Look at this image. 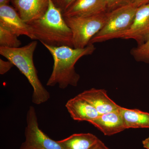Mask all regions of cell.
<instances>
[{
	"label": "cell",
	"instance_id": "cell-22",
	"mask_svg": "<svg viewBox=\"0 0 149 149\" xmlns=\"http://www.w3.org/2000/svg\"><path fill=\"white\" fill-rule=\"evenodd\" d=\"M91 149H109L99 139L97 143Z\"/></svg>",
	"mask_w": 149,
	"mask_h": 149
},
{
	"label": "cell",
	"instance_id": "cell-14",
	"mask_svg": "<svg viewBox=\"0 0 149 149\" xmlns=\"http://www.w3.org/2000/svg\"><path fill=\"white\" fill-rule=\"evenodd\" d=\"M99 139L92 133H75L57 141L63 149H91Z\"/></svg>",
	"mask_w": 149,
	"mask_h": 149
},
{
	"label": "cell",
	"instance_id": "cell-9",
	"mask_svg": "<svg viewBox=\"0 0 149 149\" xmlns=\"http://www.w3.org/2000/svg\"><path fill=\"white\" fill-rule=\"evenodd\" d=\"M49 0H12L15 8L26 23L41 18L45 13Z\"/></svg>",
	"mask_w": 149,
	"mask_h": 149
},
{
	"label": "cell",
	"instance_id": "cell-19",
	"mask_svg": "<svg viewBox=\"0 0 149 149\" xmlns=\"http://www.w3.org/2000/svg\"><path fill=\"white\" fill-rule=\"evenodd\" d=\"M76 0H57L54 3L62 12L66 10Z\"/></svg>",
	"mask_w": 149,
	"mask_h": 149
},
{
	"label": "cell",
	"instance_id": "cell-23",
	"mask_svg": "<svg viewBox=\"0 0 149 149\" xmlns=\"http://www.w3.org/2000/svg\"><path fill=\"white\" fill-rule=\"evenodd\" d=\"M142 143L144 148L149 149V137L143 140L142 142Z\"/></svg>",
	"mask_w": 149,
	"mask_h": 149
},
{
	"label": "cell",
	"instance_id": "cell-3",
	"mask_svg": "<svg viewBox=\"0 0 149 149\" xmlns=\"http://www.w3.org/2000/svg\"><path fill=\"white\" fill-rule=\"evenodd\" d=\"M37 45V41H34L21 47H0V54L11 62L26 77L33 89L32 102L39 105L49 100L50 95L40 81L33 61Z\"/></svg>",
	"mask_w": 149,
	"mask_h": 149
},
{
	"label": "cell",
	"instance_id": "cell-16",
	"mask_svg": "<svg viewBox=\"0 0 149 149\" xmlns=\"http://www.w3.org/2000/svg\"><path fill=\"white\" fill-rule=\"evenodd\" d=\"M18 36L9 29L0 25V47L9 48L19 47L22 43Z\"/></svg>",
	"mask_w": 149,
	"mask_h": 149
},
{
	"label": "cell",
	"instance_id": "cell-11",
	"mask_svg": "<svg viewBox=\"0 0 149 149\" xmlns=\"http://www.w3.org/2000/svg\"><path fill=\"white\" fill-rule=\"evenodd\" d=\"M120 108L117 110L100 115L96 119L90 123L100 130L105 136H111L122 132L126 129Z\"/></svg>",
	"mask_w": 149,
	"mask_h": 149
},
{
	"label": "cell",
	"instance_id": "cell-1",
	"mask_svg": "<svg viewBox=\"0 0 149 149\" xmlns=\"http://www.w3.org/2000/svg\"><path fill=\"white\" fill-rule=\"evenodd\" d=\"M51 54L54 59L52 72L47 85L53 87L58 85L64 89L69 86H77L80 76L75 71L74 65L84 56L90 55L95 50L94 45H88L83 49L68 46L55 47L42 43Z\"/></svg>",
	"mask_w": 149,
	"mask_h": 149
},
{
	"label": "cell",
	"instance_id": "cell-20",
	"mask_svg": "<svg viewBox=\"0 0 149 149\" xmlns=\"http://www.w3.org/2000/svg\"><path fill=\"white\" fill-rule=\"evenodd\" d=\"M14 66V65L13 63L9 61H5L1 59H0V74H5Z\"/></svg>",
	"mask_w": 149,
	"mask_h": 149
},
{
	"label": "cell",
	"instance_id": "cell-6",
	"mask_svg": "<svg viewBox=\"0 0 149 149\" xmlns=\"http://www.w3.org/2000/svg\"><path fill=\"white\" fill-rule=\"evenodd\" d=\"M25 141L19 149H63L57 141L50 139L39 127L36 110L29 107L27 114Z\"/></svg>",
	"mask_w": 149,
	"mask_h": 149
},
{
	"label": "cell",
	"instance_id": "cell-18",
	"mask_svg": "<svg viewBox=\"0 0 149 149\" xmlns=\"http://www.w3.org/2000/svg\"><path fill=\"white\" fill-rule=\"evenodd\" d=\"M108 11L130 3V0H107Z\"/></svg>",
	"mask_w": 149,
	"mask_h": 149
},
{
	"label": "cell",
	"instance_id": "cell-10",
	"mask_svg": "<svg viewBox=\"0 0 149 149\" xmlns=\"http://www.w3.org/2000/svg\"><path fill=\"white\" fill-rule=\"evenodd\" d=\"M107 11V0H76L63 15V17H87Z\"/></svg>",
	"mask_w": 149,
	"mask_h": 149
},
{
	"label": "cell",
	"instance_id": "cell-13",
	"mask_svg": "<svg viewBox=\"0 0 149 149\" xmlns=\"http://www.w3.org/2000/svg\"><path fill=\"white\" fill-rule=\"evenodd\" d=\"M78 95L92 104L100 115L117 110L121 107L110 98L103 89L92 88Z\"/></svg>",
	"mask_w": 149,
	"mask_h": 149
},
{
	"label": "cell",
	"instance_id": "cell-8",
	"mask_svg": "<svg viewBox=\"0 0 149 149\" xmlns=\"http://www.w3.org/2000/svg\"><path fill=\"white\" fill-rule=\"evenodd\" d=\"M0 25L9 29L18 37L25 35L35 40L30 25L22 19L15 8L8 5L0 6Z\"/></svg>",
	"mask_w": 149,
	"mask_h": 149
},
{
	"label": "cell",
	"instance_id": "cell-12",
	"mask_svg": "<svg viewBox=\"0 0 149 149\" xmlns=\"http://www.w3.org/2000/svg\"><path fill=\"white\" fill-rule=\"evenodd\" d=\"M65 107L72 119L77 121L90 123L100 115L92 104L79 95L67 102Z\"/></svg>",
	"mask_w": 149,
	"mask_h": 149
},
{
	"label": "cell",
	"instance_id": "cell-15",
	"mask_svg": "<svg viewBox=\"0 0 149 149\" xmlns=\"http://www.w3.org/2000/svg\"><path fill=\"white\" fill-rule=\"evenodd\" d=\"M125 129L133 128H149V113L137 109H128L121 107Z\"/></svg>",
	"mask_w": 149,
	"mask_h": 149
},
{
	"label": "cell",
	"instance_id": "cell-5",
	"mask_svg": "<svg viewBox=\"0 0 149 149\" xmlns=\"http://www.w3.org/2000/svg\"><path fill=\"white\" fill-rule=\"evenodd\" d=\"M64 18L72 32L73 47L83 49L88 45L91 39L104 27L107 12L93 16Z\"/></svg>",
	"mask_w": 149,
	"mask_h": 149
},
{
	"label": "cell",
	"instance_id": "cell-4",
	"mask_svg": "<svg viewBox=\"0 0 149 149\" xmlns=\"http://www.w3.org/2000/svg\"><path fill=\"white\" fill-rule=\"evenodd\" d=\"M138 7L129 3L107 11L104 27L91 39L89 45H94L114 39H121L132 25Z\"/></svg>",
	"mask_w": 149,
	"mask_h": 149
},
{
	"label": "cell",
	"instance_id": "cell-25",
	"mask_svg": "<svg viewBox=\"0 0 149 149\" xmlns=\"http://www.w3.org/2000/svg\"><path fill=\"white\" fill-rule=\"evenodd\" d=\"M57 0H53V1L54 3H55L56 2V1Z\"/></svg>",
	"mask_w": 149,
	"mask_h": 149
},
{
	"label": "cell",
	"instance_id": "cell-17",
	"mask_svg": "<svg viewBox=\"0 0 149 149\" xmlns=\"http://www.w3.org/2000/svg\"><path fill=\"white\" fill-rule=\"evenodd\" d=\"M130 54L136 61L149 63V39L143 45L131 49Z\"/></svg>",
	"mask_w": 149,
	"mask_h": 149
},
{
	"label": "cell",
	"instance_id": "cell-2",
	"mask_svg": "<svg viewBox=\"0 0 149 149\" xmlns=\"http://www.w3.org/2000/svg\"><path fill=\"white\" fill-rule=\"evenodd\" d=\"M28 24L35 40L49 45L74 48L71 29L65 22L61 10L53 0L49 1V7L43 16Z\"/></svg>",
	"mask_w": 149,
	"mask_h": 149
},
{
	"label": "cell",
	"instance_id": "cell-24",
	"mask_svg": "<svg viewBox=\"0 0 149 149\" xmlns=\"http://www.w3.org/2000/svg\"><path fill=\"white\" fill-rule=\"evenodd\" d=\"M12 0H0V6L8 5L9 3Z\"/></svg>",
	"mask_w": 149,
	"mask_h": 149
},
{
	"label": "cell",
	"instance_id": "cell-7",
	"mask_svg": "<svg viewBox=\"0 0 149 149\" xmlns=\"http://www.w3.org/2000/svg\"><path fill=\"white\" fill-rule=\"evenodd\" d=\"M149 39V3L137 8L132 25L121 39L135 40L138 46Z\"/></svg>",
	"mask_w": 149,
	"mask_h": 149
},
{
	"label": "cell",
	"instance_id": "cell-21",
	"mask_svg": "<svg viewBox=\"0 0 149 149\" xmlns=\"http://www.w3.org/2000/svg\"><path fill=\"white\" fill-rule=\"evenodd\" d=\"M130 3H132L139 8L149 3V0H130Z\"/></svg>",
	"mask_w": 149,
	"mask_h": 149
}]
</instances>
